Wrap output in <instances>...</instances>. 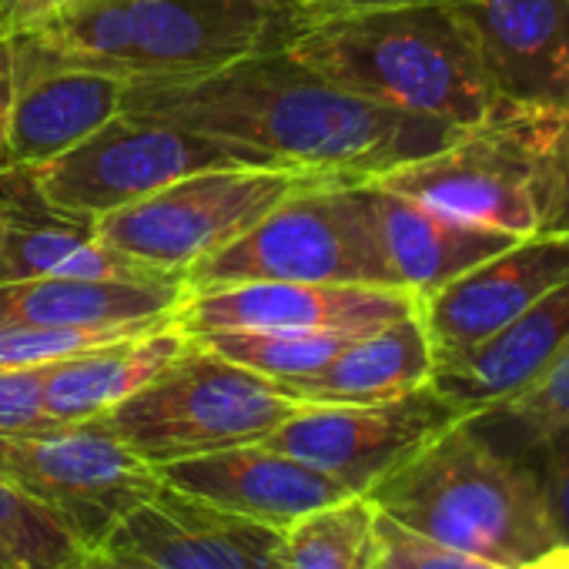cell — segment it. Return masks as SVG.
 <instances>
[{
	"mask_svg": "<svg viewBox=\"0 0 569 569\" xmlns=\"http://www.w3.org/2000/svg\"><path fill=\"white\" fill-rule=\"evenodd\" d=\"M121 111L346 184L416 161L459 131L436 118L366 101L284 48L248 54L201 78L128 84Z\"/></svg>",
	"mask_w": 569,
	"mask_h": 569,
	"instance_id": "obj_1",
	"label": "cell"
},
{
	"mask_svg": "<svg viewBox=\"0 0 569 569\" xmlns=\"http://www.w3.org/2000/svg\"><path fill=\"white\" fill-rule=\"evenodd\" d=\"M284 51L366 101L456 128L499 104L449 0L316 18L289 38Z\"/></svg>",
	"mask_w": 569,
	"mask_h": 569,
	"instance_id": "obj_2",
	"label": "cell"
},
{
	"mask_svg": "<svg viewBox=\"0 0 569 569\" xmlns=\"http://www.w3.org/2000/svg\"><path fill=\"white\" fill-rule=\"evenodd\" d=\"M366 499L409 532L502 569H522L559 546L536 466L499 452L469 419L429 439Z\"/></svg>",
	"mask_w": 569,
	"mask_h": 569,
	"instance_id": "obj_3",
	"label": "cell"
},
{
	"mask_svg": "<svg viewBox=\"0 0 569 569\" xmlns=\"http://www.w3.org/2000/svg\"><path fill=\"white\" fill-rule=\"evenodd\" d=\"M566 108L499 101L442 148L406 161L369 184L406 194L456 221L509 238L539 231L552 148Z\"/></svg>",
	"mask_w": 569,
	"mask_h": 569,
	"instance_id": "obj_4",
	"label": "cell"
},
{
	"mask_svg": "<svg viewBox=\"0 0 569 569\" xmlns=\"http://www.w3.org/2000/svg\"><path fill=\"white\" fill-rule=\"evenodd\" d=\"M302 402L271 379L188 342L148 386L114 406L101 422L148 466L261 442Z\"/></svg>",
	"mask_w": 569,
	"mask_h": 569,
	"instance_id": "obj_5",
	"label": "cell"
},
{
	"mask_svg": "<svg viewBox=\"0 0 569 569\" xmlns=\"http://www.w3.org/2000/svg\"><path fill=\"white\" fill-rule=\"evenodd\" d=\"M244 281L399 284L376 241L366 184L316 181L274 204L241 238L194 261L184 289H221Z\"/></svg>",
	"mask_w": 569,
	"mask_h": 569,
	"instance_id": "obj_6",
	"label": "cell"
},
{
	"mask_svg": "<svg viewBox=\"0 0 569 569\" xmlns=\"http://www.w3.org/2000/svg\"><path fill=\"white\" fill-rule=\"evenodd\" d=\"M329 181L278 164H221L184 174L154 194L94 221V234L164 274L184 271L241 238L289 194Z\"/></svg>",
	"mask_w": 569,
	"mask_h": 569,
	"instance_id": "obj_7",
	"label": "cell"
},
{
	"mask_svg": "<svg viewBox=\"0 0 569 569\" xmlns=\"http://www.w3.org/2000/svg\"><path fill=\"white\" fill-rule=\"evenodd\" d=\"M221 164H268L251 151L118 111L64 154L24 168L38 198L61 218L94 224L158 188Z\"/></svg>",
	"mask_w": 569,
	"mask_h": 569,
	"instance_id": "obj_8",
	"label": "cell"
},
{
	"mask_svg": "<svg viewBox=\"0 0 569 569\" xmlns=\"http://www.w3.org/2000/svg\"><path fill=\"white\" fill-rule=\"evenodd\" d=\"M0 479L48 506L84 546H101L164 486L101 419L0 432Z\"/></svg>",
	"mask_w": 569,
	"mask_h": 569,
	"instance_id": "obj_9",
	"label": "cell"
},
{
	"mask_svg": "<svg viewBox=\"0 0 569 569\" xmlns=\"http://www.w3.org/2000/svg\"><path fill=\"white\" fill-rule=\"evenodd\" d=\"M459 419L466 416L429 382L386 402L302 406L261 442L326 472L352 496H366L379 479Z\"/></svg>",
	"mask_w": 569,
	"mask_h": 569,
	"instance_id": "obj_10",
	"label": "cell"
},
{
	"mask_svg": "<svg viewBox=\"0 0 569 569\" xmlns=\"http://www.w3.org/2000/svg\"><path fill=\"white\" fill-rule=\"evenodd\" d=\"M128 81L201 78L248 54L284 48L312 21L271 0H131Z\"/></svg>",
	"mask_w": 569,
	"mask_h": 569,
	"instance_id": "obj_11",
	"label": "cell"
},
{
	"mask_svg": "<svg viewBox=\"0 0 569 569\" xmlns=\"http://www.w3.org/2000/svg\"><path fill=\"white\" fill-rule=\"evenodd\" d=\"M419 312V299L392 284L244 281L184 292L171 322L201 332H349L362 336Z\"/></svg>",
	"mask_w": 569,
	"mask_h": 569,
	"instance_id": "obj_12",
	"label": "cell"
},
{
	"mask_svg": "<svg viewBox=\"0 0 569 569\" xmlns=\"http://www.w3.org/2000/svg\"><path fill=\"white\" fill-rule=\"evenodd\" d=\"M569 274V234H529L419 299L436 366L466 356Z\"/></svg>",
	"mask_w": 569,
	"mask_h": 569,
	"instance_id": "obj_13",
	"label": "cell"
},
{
	"mask_svg": "<svg viewBox=\"0 0 569 569\" xmlns=\"http://www.w3.org/2000/svg\"><path fill=\"white\" fill-rule=\"evenodd\" d=\"M168 489H178L214 509L289 529L296 519L352 496L326 472L268 442L228 446L158 466Z\"/></svg>",
	"mask_w": 569,
	"mask_h": 569,
	"instance_id": "obj_14",
	"label": "cell"
},
{
	"mask_svg": "<svg viewBox=\"0 0 569 569\" xmlns=\"http://www.w3.org/2000/svg\"><path fill=\"white\" fill-rule=\"evenodd\" d=\"M154 569H284L281 529L161 486L101 542Z\"/></svg>",
	"mask_w": 569,
	"mask_h": 569,
	"instance_id": "obj_15",
	"label": "cell"
},
{
	"mask_svg": "<svg viewBox=\"0 0 569 569\" xmlns=\"http://www.w3.org/2000/svg\"><path fill=\"white\" fill-rule=\"evenodd\" d=\"M499 101L569 108V0H449Z\"/></svg>",
	"mask_w": 569,
	"mask_h": 569,
	"instance_id": "obj_16",
	"label": "cell"
},
{
	"mask_svg": "<svg viewBox=\"0 0 569 569\" xmlns=\"http://www.w3.org/2000/svg\"><path fill=\"white\" fill-rule=\"evenodd\" d=\"M124 91L128 81L111 74L31 68L14 58V104L0 168H34L64 154L121 111Z\"/></svg>",
	"mask_w": 569,
	"mask_h": 569,
	"instance_id": "obj_17",
	"label": "cell"
},
{
	"mask_svg": "<svg viewBox=\"0 0 569 569\" xmlns=\"http://www.w3.org/2000/svg\"><path fill=\"white\" fill-rule=\"evenodd\" d=\"M31 278L164 281L174 274L104 244L94 234V224L54 214L31 188V178L24 191H4V168H0V284Z\"/></svg>",
	"mask_w": 569,
	"mask_h": 569,
	"instance_id": "obj_18",
	"label": "cell"
},
{
	"mask_svg": "<svg viewBox=\"0 0 569 569\" xmlns=\"http://www.w3.org/2000/svg\"><path fill=\"white\" fill-rule=\"evenodd\" d=\"M569 346V274L482 346L432 369V386L469 419L532 382Z\"/></svg>",
	"mask_w": 569,
	"mask_h": 569,
	"instance_id": "obj_19",
	"label": "cell"
},
{
	"mask_svg": "<svg viewBox=\"0 0 569 569\" xmlns=\"http://www.w3.org/2000/svg\"><path fill=\"white\" fill-rule=\"evenodd\" d=\"M366 184V201L376 228L379 251L399 289L416 299L432 296L446 281L459 278L472 264L492 258L506 244L519 241L489 228H476L439 214L406 194H396L379 184Z\"/></svg>",
	"mask_w": 569,
	"mask_h": 569,
	"instance_id": "obj_20",
	"label": "cell"
},
{
	"mask_svg": "<svg viewBox=\"0 0 569 569\" xmlns=\"http://www.w3.org/2000/svg\"><path fill=\"white\" fill-rule=\"evenodd\" d=\"M188 342V332L168 319L138 336L44 366V416L51 422H91L108 416L178 359Z\"/></svg>",
	"mask_w": 569,
	"mask_h": 569,
	"instance_id": "obj_21",
	"label": "cell"
},
{
	"mask_svg": "<svg viewBox=\"0 0 569 569\" xmlns=\"http://www.w3.org/2000/svg\"><path fill=\"white\" fill-rule=\"evenodd\" d=\"M432 346L419 312L396 319L376 332L356 336L319 372L274 382L302 406H362L409 396L432 382Z\"/></svg>",
	"mask_w": 569,
	"mask_h": 569,
	"instance_id": "obj_22",
	"label": "cell"
},
{
	"mask_svg": "<svg viewBox=\"0 0 569 569\" xmlns=\"http://www.w3.org/2000/svg\"><path fill=\"white\" fill-rule=\"evenodd\" d=\"M184 278H31L0 284V326L94 329L171 319L184 299Z\"/></svg>",
	"mask_w": 569,
	"mask_h": 569,
	"instance_id": "obj_23",
	"label": "cell"
},
{
	"mask_svg": "<svg viewBox=\"0 0 569 569\" xmlns=\"http://www.w3.org/2000/svg\"><path fill=\"white\" fill-rule=\"evenodd\" d=\"M469 422L499 452L532 462L536 452L569 426V346L516 396L469 416Z\"/></svg>",
	"mask_w": 569,
	"mask_h": 569,
	"instance_id": "obj_24",
	"label": "cell"
},
{
	"mask_svg": "<svg viewBox=\"0 0 569 569\" xmlns=\"http://www.w3.org/2000/svg\"><path fill=\"white\" fill-rule=\"evenodd\" d=\"M376 506L346 496L281 529L284 569H376Z\"/></svg>",
	"mask_w": 569,
	"mask_h": 569,
	"instance_id": "obj_25",
	"label": "cell"
},
{
	"mask_svg": "<svg viewBox=\"0 0 569 569\" xmlns=\"http://www.w3.org/2000/svg\"><path fill=\"white\" fill-rule=\"evenodd\" d=\"M188 339L271 382H292V379L319 372L356 336L349 332H201Z\"/></svg>",
	"mask_w": 569,
	"mask_h": 569,
	"instance_id": "obj_26",
	"label": "cell"
},
{
	"mask_svg": "<svg viewBox=\"0 0 569 569\" xmlns=\"http://www.w3.org/2000/svg\"><path fill=\"white\" fill-rule=\"evenodd\" d=\"M81 549L48 506L0 479V569H64Z\"/></svg>",
	"mask_w": 569,
	"mask_h": 569,
	"instance_id": "obj_27",
	"label": "cell"
},
{
	"mask_svg": "<svg viewBox=\"0 0 569 569\" xmlns=\"http://www.w3.org/2000/svg\"><path fill=\"white\" fill-rule=\"evenodd\" d=\"M376 542H379V556H376L379 569H502L479 556H469V552L439 546L426 536H416L406 526H399L379 512H376Z\"/></svg>",
	"mask_w": 569,
	"mask_h": 569,
	"instance_id": "obj_28",
	"label": "cell"
},
{
	"mask_svg": "<svg viewBox=\"0 0 569 569\" xmlns=\"http://www.w3.org/2000/svg\"><path fill=\"white\" fill-rule=\"evenodd\" d=\"M532 466L542 482L552 536L559 546H569V426L536 452Z\"/></svg>",
	"mask_w": 569,
	"mask_h": 569,
	"instance_id": "obj_29",
	"label": "cell"
},
{
	"mask_svg": "<svg viewBox=\"0 0 569 569\" xmlns=\"http://www.w3.org/2000/svg\"><path fill=\"white\" fill-rule=\"evenodd\" d=\"M44 369H0V432L58 426L41 406Z\"/></svg>",
	"mask_w": 569,
	"mask_h": 569,
	"instance_id": "obj_30",
	"label": "cell"
},
{
	"mask_svg": "<svg viewBox=\"0 0 569 569\" xmlns=\"http://www.w3.org/2000/svg\"><path fill=\"white\" fill-rule=\"evenodd\" d=\"M536 234H569V108H566V118H562L556 148H552Z\"/></svg>",
	"mask_w": 569,
	"mask_h": 569,
	"instance_id": "obj_31",
	"label": "cell"
},
{
	"mask_svg": "<svg viewBox=\"0 0 569 569\" xmlns=\"http://www.w3.org/2000/svg\"><path fill=\"white\" fill-rule=\"evenodd\" d=\"M61 4L64 0H0V34L21 38V34L34 31Z\"/></svg>",
	"mask_w": 569,
	"mask_h": 569,
	"instance_id": "obj_32",
	"label": "cell"
},
{
	"mask_svg": "<svg viewBox=\"0 0 569 569\" xmlns=\"http://www.w3.org/2000/svg\"><path fill=\"white\" fill-rule=\"evenodd\" d=\"M289 11L316 18H336V14H356V11H376V8H399V4H422V0H271Z\"/></svg>",
	"mask_w": 569,
	"mask_h": 569,
	"instance_id": "obj_33",
	"label": "cell"
},
{
	"mask_svg": "<svg viewBox=\"0 0 569 569\" xmlns=\"http://www.w3.org/2000/svg\"><path fill=\"white\" fill-rule=\"evenodd\" d=\"M64 569H154V566L114 546H84Z\"/></svg>",
	"mask_w": 569,
	"mask_h": 569,
	"instance_id": "obj_34",
	"label": "cell"
},
{
	"mask_svg": "<svg viewBox=\"0 0 569 569\" xmlns=\"http://www.w3.org/2000/svg\"><path fill=\"white\" fill-rule=\"evenodd\" d=\"M14 104V38H0V151H4L8 121Z\"/></svg>",
	"mask_w": 569,
	"mask_h": 569,
	"instance_id": "obj_35",
	"label": "cell"
},
{
	"mask_svg": "<svg viewBox=\"0 0 569 569\" xmlns=\"http://www.w3.org/2000/svg\"><path fill=\"white\" fill-rule=\"evenodd\" d=\"M522 569H569V559H566V556H562V549L556 546L552 552H546V556H539V559L526 562Z\"/></svg>",
	"mask_w": 569,
	"mask_h": 569,
	"instance_id": "obj_36",
	"label": "cell"
},
{
	"mask_svg": "<svg viewBox=\"0 0 569 569\" xmlns=\"http://www.w3.org/2000/svg\"><path fill=\"white\" fill-rule=\"evenodd\" d=\"M559 549H562V556H566V559H569V546H559Z\"/></svg>",
	"mask_w": 569,
	"mask_h": 569,
	"instance_id": "obj_37",
	"label": "cell"
},
{
	"mask_svg": "<svg viewBox=\"0 0 569 569\" xmlns=\"http://www.w3.org/2000/svg\"><path fill=\"white\" fill-rule=\"evenodd\" d=\"M376 569H379V566H376Z\"/></svg>",
	"mask_w": 569,
	"mask_h": 569,
	"instance_id": "obj_38",
	"label": "cell"
}]
</instances>
